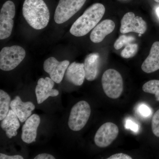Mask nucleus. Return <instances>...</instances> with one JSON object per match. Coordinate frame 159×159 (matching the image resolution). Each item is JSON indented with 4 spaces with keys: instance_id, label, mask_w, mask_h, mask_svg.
Masks as SVG:
<instances>
[{
    "instance_id": "obj_6",
    "label": "nucleus",
    "mask_w": 159,
    "mask_h": 159,
    "mask_svg": "<svg viewBox=\"0 0 159 159\" xmlns=\"http://www.w3.org/2000/svg\"><path fill=\"white\" fill-rule=\"evenodd\" d=\"M86 0H60L54 20L57 24L66 22L81 9Z\"/></svg>"
},
{
    "instance_id": "obj_30",
    "label": "nucleus",
    "mask_w": 159,
    "mask_h": 159,
    "mask_svg": "<svg viewBox=\"0 0 159 159\" xmlns=\"http://www.w3.org/2000/svg\"><path fill=\"white\" fill-rule=\"evenodd\" d=\"M156 2L159 3V0H154Z\"/></svg>"
},
{
    "instance_id": "obj_21",
    "label": "nucleus",
    "mask_w": 159,
    "mask_h": 159,
    "mask_svg": "<svg viewBox=\"0 0 159 159\" xmlns=\"http://www.w3.org/2000/svg\"><path fill=\"white\" fill-rule=\"evenodd\" d=\"M138 46L136 43L128 44L121 53V56L124 58H129L134 57L138 52Z\"/></svg>"
},
{
    "instance_id": "obj_11",
    "label": "nucleus",
    "mask_w": 159,
    "mask_h": 159,
    "mask_svg": "<svg viewBox=\"0 0 159 159\" xmlns=\"http://www.w3.org/2000/svg\"><path fill=\"white\" fill-rule=\"evenodd\" d=\"M54 82L48 77L39 80L35 88V94L38 104L43 103L50 97H57L59 95V91L53 89Z\"/></svg>"
},
{
    "instance_id": "obj_10",
    "label": "nucleus",
    "mask_w": 159,
    "mask_h": 159,
    "mask_svg": "<svg viewBox=\"0 0 159 159\" xmlns=\"http://www.w3.org/2000/svg\"><path fill=\"white\" fill-rule=\"evenodd\" d=\"M69 65V61H59L55 57H51L45 61L43 69L54 82L59 84L62 81Z\"/></svg>"
},
{
    "instance_id": "obj_7",
    "label": "nucleus",
    "mask_w": 159,
    "mask_h": 159,
    "mask_svg": "<svg viewBox=\"0 0 159 159\" xmlns=\"http://www.w3.org/2000/svg\"><path fill=\"white\" fill-rule=\"evenodd\" d=\"M15 13V6L13 2L8 1L4 3L0 13V39H6L11 35Z\"/></svg>"
},
{
    "instance_id": "obj_12",
    "label": "nucleus",
    "mask_w": 159,
    "mask_h": 159,
    "mask_svg": "<svg viewBox=\"0 0 159 159\" xmlns=\"http://www.w3.org/2000/svg\"><path fill=\"white\" fill-rule=\"evenodd\" d=\"M40 123V118L36 114L31 115L26 120L22 127L21 139L23 142L27 144L35 142Z\"/></svg>"
},
{
    "instance_id": "obj_13",
    "label": "nucleus",
    "mask_w": 159,
    "mask_h": 159,
    "mask_svg": "<svg viewBox=\"0 0 159 159\" xmlns=\"http://www.w3.org/2000/svg\"><path fill=\"white\" fill-rule=\"evenodd\" d=\"M10 107L20 121L23 122L31 116L32 111L35 109V106L32 102H24L19 96H16L10 102Z\"/></svg>"
},
{
    "instance_id": "obj_27",
    "label": "nucleus",
    "mask_w": 159,
    "mask_h": 159,
    "mask_svg": "<svg viewBox=\"0 0 159 159\" xmlns=\"http://www.w3.org/2000/svg\"><path fill=\"white\" fill-rule=\"evenodd\" d=\"M1 159H23V157L20 155L8 156L3 153H0Z\"/></svg>"
},
{
    "instance_id": "obj_2",
    "label": "nucleus",
    "mask_w": 159,
    "mask_h": 159,
    "mask_svg": "<svg viewBox=\"0 0 159 159\" xmlns=\"http://www.w3.org/2000/svg\"><path fill=\"white\" fill-rule=\"evenodd\" d=\"M22 12L26 21L34 29H44L48 24L50 12L43 0H25Z\"/></svg>"
},
{
    "instance_id": "obj_14",
    "label": "nucleus",
    "mask_w": 159,
    "mask_h": 159,
    "mask_svg": "<svg viewBox=\"0 0 159 159\" xmlns=\"http://www.w3.org/2000/svg\"><path fill=\"white\" fill-rule=\"evenodd\" d=\"M66 79L76 86L82 85L85 78L84 63L74 62L69 66L66 73Z\"/></svg>"
},
{
    "instance_id": "obj_5",
    "label": "nucleus",
    "mask_w": 159,
    "mask_h": 159,
    "mask_svg": "<svg viewBox=\"0 0 159 159\" xmlns=\"http://www.w3.org/2000/svg\"><path fill=\"white\" fill-rule=\"evenodd\" d=\"M91 107L86 101H79L71 109L69 118V127L71 130L78 131L84 127L91 115Z\"/></svg>"
},
{
    "instance_id": "obj_22",
    "label": "nucleus",
    "mask_w": 159,
    "mask_h": 159,
    "mask_svg": "<svg viewBox=\"0 0 159 159\" xmlns=\"http://www.w3.org/2000/svg\"><path fill=\"white\" fill-rule=\"evenodd\" d=\"M135 40V38L132 36L122 35L120 36L114 44V48L116 50H119L124 46L127 45Z\"/></svg>"
},
{
    "instance_id": "obj_25",
    "label": "nucleus",
    "mask_w": 159,
    "mask_h": 159,
    "mask_svg": "<svg viewBox=\"0 0 159 159\" xmlns=\"http://www.w3.org/2000/svg\"><path fill=\"white\" fill-rule=\"evenodd\" d=\"M125 128L127 129H130L135 133L138 132L139 129V125L135 122L129 119H127L125 121Z\"/></svg>"
},
{
    "instance_id": "obj_4",
    "label": "nucleus",
    "mask_w": 159,
    "mask_h": 159,
    "mask_svg": "<svg viewBox=\"0 0 159 159\" xmlns=\"http://www.w3.org/2000/svg\"><path fill=\"white\" fill-rule=\"evenodd\" d=\"M26 56L25 49L15 45L3 48L0 52V69L9 71L16 68Z\"/></svg>"
},
{
    "instance_id": "obj_9",
    "label": "nucleus",
    "mask_w": 159,
    "mask_h": 159,
    "mask_svg": "<svg viewBox=\"0 0 159 159\" xmlns=\"http://www.w3.org/2000/svg\"><path fill=\"white\" fill-rule=\"evenodd\" d=\"M147 28V24L142 17L136 16L133 12H129L121 20L120 31L122 34L134 32L142 34L145 33Z\"/></svg>"
},
{
    "instance_id": "obj_28",
    "label": "nucleus",
    "mask_w": 159,
    "mask_h": 159,
    "mask_svg": "<svg viewBox=\"0 0 159 159\" xmlns=\"http://www.w3.org/2000/svg\"><path fill=\"white\" fill-rule=\"evenodd\" d=\"M34 159H54V157L52 155L48 153H42L38 155L34 158Z\"/></svg>"
},
{
    "instance_id": "obj_17",
    "label": "nucleus",
    "mask_w": 159,
    "mask_h": 159,
    "mask_svg": "<svg viewBox=\"0 0 159 159\" xmlns=\"http://www.w3.org/2000/svg\"><path fill=\"white\" fill-rule=\"evenodd\" d=\"M1 126L9 139L16 136L20 124L18 118L12 110H9L6 116L2 120Z\"/></svg>"
},
{
    "instance_id": "obj_1",
    "label": "nucleus",
    "mask_w": 159,
    "mask_h": 159,
    "mask_svg": "<svg viewBox=\"0 0 159 159\" xmlns=\"http://www.w3.org/2000/svg\"><path fill=\"white\" fill-rule=\"evenodd\" d=\"M105 12V7L102 4H93L75 21L71 26L70 33L76 37L84 36L97 26Z\"/></svg>"
},
{
    "instance_id": "obj_15",
    "label": "nucleus",
    "mask_w": 159,
    "mask_h": 159,
    "mask_svg": "<svg viewBox=\"0 0 159 159\" xmlns=\"http://www.w3.org/2000/svg\"><path fill=\"white\" fill-rule=\"evenodd\" d=\"M115 28V24L113 21L108 19L104 20L94 28L90 36L91 40L96 43L101 42L107 35L114 31Z\"/></svg>"
},
{
    "instance_id": "obj_26",
    "label": "nucleus",
    "mask_w": 159,
    "mask_h": 159,
    "mask_svg": "<svg viewBox=\"0 0 159 159\" xmlns=\"http://www.w3.org/2000/svg\"><path fill=\"white\" fill-rule=\"evenodd\" d=\"M107 159H132V158L126 154L119 153L115 154Z\"/></svg>"
},
{
    "instance_id": "obj_29",
    "label": "nucleus",
    "mask_w": 159,
    "mask_h": 159,
    "mask_svg": "<svg viewBox=\"0 0 159 159\" xmlns=\"http://www.w3.org/2000/svg\"><path fill=\"white\" fill-rule=\"evenodd\" d=\"M156 12L157 16L159 18V6L156 9Z\"/></svg>"
},
{
    "instance_id": "obj_18",
    "label": "nucleus",
    "mask_w": 159,
    "mask_h": 159,
    "mask_svg": "<svg viewBox=\"0 0 159 159\" xmlns=\"http://www.w3.org/2000/svg\"><path fill=\"white\" fill-rule=\"evenodd\" d=\"M99 55L98 53L89 54L84 60L85 78L89 81H93L97 78L99 72Z\"/></svg>"
},
{
    "instance_id": "obj_3",
    "label": "nucleus",
    "mask_w": 159,
    "mask_h": 159,
    "mask_svg": "<svg viewBox=\"0 0 159 159\" xmlns=\"http://www.w3.org/2000/svg\"><path fill=\"white\" fill-rule=\"evenodd\" d=\"M102 84L104 93L109 98L117 99L122 93L123 80L120 73L114 69H108L103 73Z\"/></svg>"
},
{
    "instance_id": "obj_8",
    "label": "nucleus",
    "mask_w": 159,
    "mask_h": 159,
    "mask_svg": "<svg viewBox=\"0 0 159 159\" xmlns=\"http://www.w3.org/2000/svg\"><path fill=\"white\" fill-rule=\"evenodd\" d=\"M119 133V128L116 125L112 122H106L97 131L94 142L100 148L108 147L116 139Z\"/></svg>"
},
{
    "instance_id": "obj_23",
    "label": "nucleus",
    "mask_w": 159,
    "mask_h": 159,
    "mask_svg": "<svg viewBox=\"0 0 159 159\" xmlns=\"http://www.w3.org/2000/svg\"><path fill=\"white\" fill-rule=\"evenodd\" d=\"M152 129L154 134L159 137V109L156 112L152 117Z\"/></svg>"
},
{
    "instance_id": "obj_19",
    "label": "nucleus",
    "mask_w": 159,
    "mask_h": 159,
    "mask_svg": "<svg viewBox=\"0 0 159 159\" xmlns=\"http://www.w3.org/2000/svg\"><path fill=\"white\" fill-rule=\"evenodd\" d=\"M11 98L9 94L2 90H0V120H3L9 110Z\"/></svg>"
},
{
    "instance_id": "obj_20",
    "label": "nucleus",
    "mask_w": 159,
    "mask_h": 159,
    "mask_svg": "<svg viewBox=\"0 0 159 159\" xmlns=\"http://www.w3.org/2000/svg\"><path fill=\"white\" fill-rule=\"evenodd\" d=\"M142 90L145 93L154 94L156 100L159 102V80H152L145 83Z\"/></svg>"
},
{
    "instance_id": "obj_24",
    "label": "nucleus",
    "mask_w": 159,
    "mask_h": 159,
    "mask_svg": "<svg viewBox=\"0 0 159 159\" xmlns=\"http://www.w3.org/2000/svg\"><path fill=\"white\" fill-rule=\"evenodd\" d=\"M139 113L143 117H148L152 114L151 109L145 104H141L138 108Z\"/></svg>"
},
{
    "instance_id": "obj_16",
    "label": "nucleus",
    "mask_w": 159,
    "mask_h": 159,
    "mask_svg": "<svg viewBox=\"0 0 159 159\" xmlns=\"http://www.w3.org/2000/svg\"><path fill=\"white\" fill-rule=\"evenodd\" d=\"M142 69L147 74L159 70V42L153 43L149 55L142 63Z\"/></svg>"
}]
</instances>
